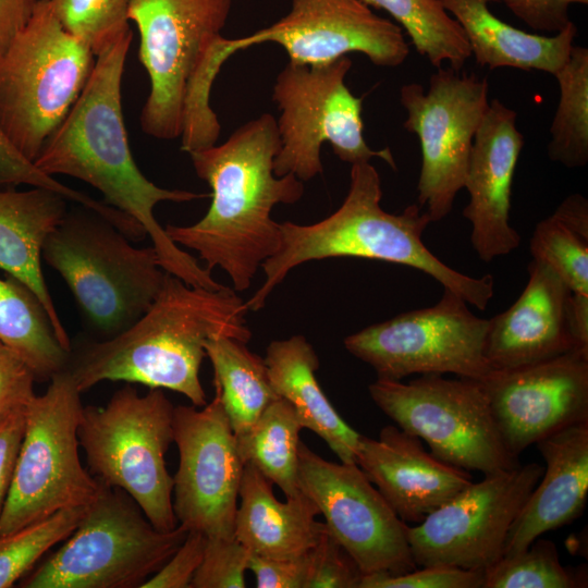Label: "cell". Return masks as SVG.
Here are the masks:
<instances>
[{"instance_id":"obj_30","label":"cell","mask_w":588,"mask_h":588,"mask_svg":"<svg viewBox=\"0 0 588 588\" xmlns=\"http://www.w3.org/2000/svg\"><path fill=\"white\" fill-rule=\"evenodd\" d=\"M302 429L293 406L279 397L265 408L246 431L235 434L243 463L256 467L282 490L285 498L301 493L298 450Z\"/></svg>"},{"instance_id":"obj_26","label":"cell","mask_w":588,"mask_h":588,"mask_svg":"<svg viewBox=\"0 0 588 588\" xmlns=\"http://www.w3.org/2000/svg\"><path fill=\"white\" fill-rule=\"evenodd\" d=\"M460 24L480 66L542 71L553 75L569 57L577 36L572 22L553 36L527 33L498 19L489 3L501 0H439Z\"/></svg>"},{"instance_id":"obj_3","label":"cell","mask_w":588,"mask_h":588,"mask_svg":"<svg viewBox=\"0 0 588 588\" xmlns=\"http://www.w3.org/2000/svg\"><path fill=\"white\" fill-rule=\"evenodd\" d=\"M247 311L231 287L193 286L166 271L157 297L135 323L71 352L66 369L81 393L106 380L125 381L181 393L203 407L207 400L199 370L205 345L216 336L247 343Z\"/></svg>"},{"instance_id":"obj_48","label":"cell","mask_w":588,"mask_h":588,"mask_svg":"<svg viewBox=\"0 0 588 588\" xmlns=\"http://www.w3.org/2000/svg\"><path fill=\"white\" fill-rule=\"evenodd\" d=\"M568 316L576 348L588 352V295L572 292Z\"/></svg>"},{"instance_id":"obj_24","label":"cell","mask_w":588,"mask_h":588,"mask_svg":"<svg viewBox=\"0 0 588 588\" xmlns=\"http://www.w3.org/2000/svg\"><path fill=\"white\" fill-rule=\"evenodd\" d=\"M272 486L256 467L244 464L235 538L250 553L262 558H297L318 543L327 526L316 519L319 510L303 492L281 502Z\"/></svg>"},{"instance_id":"obj_15","label":"cell","mask_w":588,"mask_h":588,"mask_svg":"<svg viewBox=\"0 0 588 588\" xmlns=\"http://www.w3.org/2000/svg\"><path fill=\"white\" fill-rule=\"evenodd\" d=\"M543 466L518 465L471 482L415 526L407 538L416 566L485 571L502 554L510 528Z\"/></svg>"},{"instance_id":"obj_21","label":"cell","mask_w":588,"mask_h":588,"mask_svg":"<svg viewBox=\"0 0 588 588\" xmlns=\"http://www.w3.org/2000/svg\"><path fill=\"white\" fill-rule=\"evenodd\" d=\"M356 464L406 524H418L473 482L468 470L427 452L421 440L397 426L378 439L360 434Z\"/></svg>"},{"instance_id":"obj_1","label":"cell","mask_w":588,"mask_h":588,"mask_svg":"<svg viewBox=\"0 0 588 588\" xmlns=\"http://www.w3.org/2000/svg\"><path fill=\"white\" fill-rule=\"evenodd\" d=\"M132 37L128 30L96 56L83 91L34 163L48 175H68L91 185L107 205L140 224L164 271L193 286L221 290L225 285L172 242L154 213L161 201L185 203L209 195L157 186L132 156L121 106V81Z\"/></svg>"},{"instance_id":"obj_28","label":"cell","mask_w":588,"mask_h":588,"mask_svg":"<svg viewBox=\"0 0 588 588\" xmlns=\"http://www.w3.org/2000/svg\"><path fill=\"white\" fill-rule=\"evenodd\" d=\"M0 342L39 381H49L64 370L71 356V351L60 343L45 306L29 287L11 275L0 279Z\"/></svg>"},{"instance_id":"obj_13","label":"cell","mask_w":588,"mask_h":588,"mask_svg":"<svg viewBox=\"0 0 588 588\" xmlns=\"http://www.w3.org/2000/svg\"><path fill=\"white\" fill-rule=\"evenodd\" d=\"M488 329L489 319L444 287L436 305L366 327L346 336L344 346L379 379L453 373L482 380L492 370L485 353Z\"/></svg>"},{"instance_id":"obj_2","label":"cell","mask_w":588,"mask_h":588,"mask_svg":"<svg viewBox=\"0 0 588 588\" xmlns=\"http://www.w3.org/2000/svg\"><path fill=\"white\" fill-rule=\"evenodd\" d=\"M280 145L277 119L264 113L223 144L189 154L196 174L211 188L210 207L194 224L164 228L177 246L197 252L207 270L225 271L234 291L247 290L259 266L279 248L272 208L294 204L304 194L295 175L274 174Z\"/></svg>"},{"instance_id":"obj_43","label":"cell","mask_w":588,"mask_h":588,"mask_svg":"<svg viewBox=\"0 0 588 588\" xmlns=\"http://www.w3.org/2000/svg\"><path fill=\"white\" fill-rule=\"evenodd\" d=\"M308 552L293 559H267L250 553L248 569L255 576L256 587L305 588L309 563Z\"/></svg>"},{"instance_id":"obj_9","label":"cell","mask_w":588,"mask_h":588,"mask_svg":"<svg viewBox=\"0 0 588 588\" xmlns=\"http://www.w3.org/2000/svg\"><path fill=\"white\" fill-rule=\"evenodd\" d=\"M187 534L182 525L172 530L157 529L130 494L101 485L73 532L22 586L142 587L171 558Z\"/></svg>"},{"instance_id":"obj_42","label":"cell","mask_w":588,"mask_h":588,"mask_svg":"<svg viewBox=\"0 0 588 588\" xmlns=\"http://www.w3.org/2000/svg\"><path fill=\"white\" fill-rule=\"evenodd\" d=\"M509 10L536 32L560 33L571 23L569 8L588 0H501Z\"/></svg>"},{"instance_id":"obj_35","label":"cell","mask_w":588,"mask_h":588,"mask_svg":"<svg viewBox=\"0 0 588 588\" xmlns=\"http://www.w3.org/2000/svg\"><path fill=\"white\" fill-rule=\"evenodd\" d=\"M61 26L97 56L131 30L130 0H49Z\"/></svg>"},{"instance_id":"obj_44","label":"cell","mask_w":588,"mask_h":588,"mask_svg":"<svg viewBox=\"0 0 588 588\" xmlns=\"http://www.w3.org/2000/svg\"><path fill=\"white\" fill-rule=\"evenodd\" d=\"M35 380L27 365L0 342V416L35 395Z\"/></svg>"},{"instance_id":"obj_5","label":"cell","mask_w":588,"mask_h":588,"mask_svg":"<svg viewBox=\"0 0 588 588\" xmlns=\"http://www.w3.org/2000/svg\"><path fill=\"white\" fill-rule=\"evenodd\" d=\"M381 198V180L376 168L369 162H359L352 164L348 192L338 210L313 224L279 223V248L262 262L265 281L245 302L247 309L262 308L271 291L292 269L307 261L333 257L412 267L432 277L467 304L485 309L494 294L493 277H469L442 262L421 238L431 223L427 212L414 204L399 215L389 213L382 209Z\"/></svg>"},{"instance_id":"obj_11","label":"cell","mask_w":588,"mask_h":588,"mask_svg":"<svg viewBox=\"0 0 588 588\" xmlns=\"http://www.w3.org/2000/svg\"><path fill=\"white\" fill-rule=\"evenodd\" d=\"M352 60L305 65L289 62L278 74L272 100L280 110L277 126L280 150L274 158L277 176L293 174L302 182L322 173L320 150L329 143L344 162H369L373 157L396 169L390 148L375 150L364 138L363 99L345 84Z\"/></svg>"},{"instance_id":"obj_17","label":"cell","mask_w":588,"mask_h":588,"mask_svg":"<svg viewBox=\"0 0 588 588\" xmlns=\"http://www.w3.org/2000/svg\"><path fill=\"white\" fill-rule=\"evenodd\" d=\"M179 466L173 511L179 525L207 538H232L244 463L219 396L173 411Z\"/></svg>"},{"instance_id":"obj_45","label":"cell","mask_w":588,"mask_h":588,"mask_svg":"<svg viewBox=\"0 0 588 588\" xmlns=\"http://www.w3.org/2000/svg\"><path fill=\"white\" fill-rule=\"evenodd\" d=\"M25 405L13 407L0 416V515L10 491L24 433Z\"/></svg>"},{"instance_id":"obj_19","label":"cell","mask_w":588,"mask_h":588,"mask_svg":"<svg viewBox=\"0 0 588 588\" xmlns=\"http://www.w3.org/2000/svg\"><path fill=\"white\" fill-rule=\"evenodd\" d=\"M479 381L502 439L516 457L553 432L588 421V352L492 369Z\"/></svg>"},{"instance_id":"obj_34","label":"cell","mask_w":588,"mask_h":588,"mask_svg":"<svg viewBox=\"0 0 588 588\" xmlns=\"http://www.w3.org/2000/svg\"><path fill=\"white\" fill-rule=\"evenodd\" d=\"M87 506L63 509L0 536V588L12 587L57 543L68 538Z\"/></svg>"},{"instance_id":"obj_37","label":"cell","mask_w":588,"mask_h":588,"mask_svg":"<svg viewBox=\"0 0 588 588\" xmlns=\"http://www.w3.org/2000/svg\"><path fill=\"white\" fill-rule=\"evenodd\" d=\"M0 185H27L41 187L58 193L66 200L90 209L117 226L124 234H130L135 222L123 212L99 201L85 193L73 189L44 173L34 162L26 159L8 139L0 127Z\"/></svg>"},{"instance_id":"obj_18","label":"cell","mask_w":588,"mask_h":588,"mask_svg":"<svg viewBox=\"0 0 588 588\" xmlns=\"http://www.w3.org/2000/svg\"><path fill=\"white\" fill-rule=\"evenodd\" d=\"M262 42L280 45L289 62L305 65L360 52L377 66L396 68L409 53L401 26L377 15L362 0H292L284 17L246 37L225 38L224 49L231 57Z\"/></svg>"},{"instance_id":"obj_33","label":"cell","mask_w":588,"mask_h":588,"mask_svg":"<svg viewBox=\"0 0 588 588\" xmlns=\"http://www.w3.org/2000/svg\"><path fill=\"white\" fill-rule=\"evenodd\" d=\"M583 577L562 565L552 541L537 538L487 567L482 588H578L587 586Z\"/></svg>"},{"instance_id":"obj_31","label":"cell","mask_w":588,"mask_h":588,"mask_svg":"<svg viewBox=\"0 0 588 588\" xmlns=\"http://www.w3.org/2000/svg\"><path fill=\"white\" fill-rule=\"evenodd\" d=\"M553 76L560 97L547 154L566 168H583L588 163V49L573 45L567 61Z\"/></svg>"},{"instance_id":"obj_39","label":"cell","mask_w":588,"mask_h":588,"mask_svg":"<svg viewBox=\"0 0 588 588\" xmlns=\"http://www.w3.org/2000/svg\"><path fill=\"white\" fill-rule=\"evenodd\" d=\"M308 556L305 588H359L360 568L328 529Z\"/></svg>"},{"instance_id":"obj_36","label":"cell","mask_w":588,"mask_h":588,"mask_svg":"<svg viewBox=\"0 0 588 588\" xmlns=\"http://www.w3.org/2000/svg\"><path fill=\"white\" fill-rule=\"evenodd\" d=\"M529 250L532 259L553 269L573 293L588 295V240L551 215L536 225Z\"/></svg>"},{"instance_id":"obj_22","label":"cell","mask_w":588,"mask_h":588,"mask_svg":"<svg viewBox=\"0 0 588 588\" xmlns=\"http://www.w3.org/2000/svg\"><path fill=\"white\" fill-rule=\"evenodd\" d=\"M527 270L528 281L519 297L489 319L485 353L492 369L520 367L578 351L569 328L572 291L540 260L531 259Z\"/></svg>"},{"instance_id":"obj_23","label":"cell","mask_w":588,"mask_h":588,"mask_svg":"<svg viewBox=\"0 0 588 588\" xmlns=\"http://www.w3.org/2000/svg\"><path fill=\"white\" fill-rule=\"evenodd\" d=\"M546 466L507 534L503 554L525 550L542 534L569 524L588 495V421L539 440Z\"/></svg>"},{"instance_id":"obj_14","label":"cell","mask_w":588,"mask_h":588,"mask_svg":"<svg viewBox=\"0 0 588 588\" xmlns=\"http://www.w3.org/2000/svg\"><path fill=\"white\" fill-rule=\"evenodd\" d=\"M489 83L475 73L438 68L426 91L419 83L404 84L400 102L404 128L417 136L421 169L417 205L431 222L445 218L464 188L475 134L489 107Z\"/></svg>"},{"instance_id":"obj_8","label":"cell","mask_w":588,"mask_h":588,"mask_svg":"<svg viewBox=\"0 0 588 588\" xmlns=\"http://www.w3.org/2000/svg\"><path fill=\"white\" fill-rule=\"evenodd\" d=\"M173 411L162 389L139 395L126 384L106 406H83L77 430L91 476L130 494L159 530L179 525L164 460L173 443Z\"/></svg>"},{"instance_id":"obj_27","label":"cell","mask_w":588,"mask_h":588,"mask_svg":"<svg viewBox=\"0 0 588 588\" xmlns=\"http://www.w3.org/2000/svg\"><path fill=\"white\" fill-rule=\"evenodd\" d=\"M265 362L274 392L295 409L303 428L321 438L342 463H355L360 433L338 414L317 378L319 359L303 335L272 341Z\"/></svg>"},{"instance_id":"obj_41","label":"cell","mask_w":588,"mask_h":588,"mask_svg":"<svg viewBox=\"0 0 588 588\" xmlns=\"http://www.w3.org/2000/svg\"><path fill=\"white\" fill-rule=\"evenodd\" d=\"M205 547L204 534L188 531L182 544L142 588H191L192 579L203 561Z\"/></svg>"},{"instance_id":"obj_10","label":"cell","mask_w":588,"mask_h":588,"mask_svg":"<svg viewBox=\"0 0 588 588\" xmlns=\"http://www.w3.org/2000/svg\"><path fill=\"white\" fill-rule=\"evenodd\" d=\"M71 372L53 375L45 393L25 405V427L12 483L0 515V536L63 509L88 506L101 485L78 455L83 405Z\"/></svg>"},{"instance_id":"obj_12","label":"cell","mask_w":588,"mask_h":588,"mask_svg":"<svg viewBox=\"0 0 588 588\" xmlns=\"http://www.w3.org/2000/svg\"><path fill=\"white\" fill-rule=\"evenodd\" d=\"M368 391L397 427L425 441L443 462L483 475L519 465L502 439L479 380L436 373L409 382L377 378Z\"/></svg>"},{"instance_id":"obj_6","label":"cell","mask_w":588,"mask_h":588,"mask_svg":"<svg viewBox=\"0 0 588 588\" xmlns=\"http://www.w3.org/2000/svg\"><path fill=\"white\" fill-rule=\"evenodd\" d=\"M42 258L69 286L102 339L135 323L161 290L166 271L154 246L138 248L107 219L82 207L66 211L42 246Z\"/></svg>"},{"instance_id":"obj_40","label":"cell","mask_w":588,"mask_h":588,"mask_svg":"<svg viewBox=\"0 0 588 588\" xmlns=\"http://www.w3.org/2000/svg\"><path fill=\"white\" fill-rule=\"evenodd\" d=\"M483 571L445 565L418 566L400 575H363L359 588H482Z\"/></svg>"},{"instance_id":"obj_4","label":"cell","mask_w":588,"mask_h":588,"mask_svg":"<svg viewBox=\"0 0 588 588\" xmlns=\"http://www.w3.org/2000/svg\"><path fill=\"white\" fill-rule=\"evenodd\" d=\"M232 0H130L139 33V60L150 90L142 130L158 139L181 138L187 154L208 148L221 125L210 106L212 84L229 59L224 27Z\"/></svg>"},{"instance_id":"obj_7","label":"cell","mask_w":588,"mask_h":588,"mask_svg":"<svg viewBox=\"0 0 588 588\" xmlns=\"http://www.w3.org/2000/svg\"><path fill=\"white\" fill-rule=\"evenodd\" d=\"M96 56L70 35L49 0L32 15L0 58V127L34 162L87 84Z\"/></svg>"},{"instance_id":"obj_46","label":"cell","mask_w":588,"mask_h":588,"mask_svg":"<svg viewBox=\"0 0 588 588\" xmlns=\"http://www.w3.org/2000/svg\"><path fill=\"white\" fill-rule=\"evenodd\" d=\"M37 0H0V58L32 15Z\"/></svg>"},{"instance_id":"obj_29","label":"cell","mask_w":588,"mask_h":588,"mask_svg":"<svg viewBox=\"0 0 588 588\" xmlns=\"http://www.w3.org/2000/svg\"><path fill=\"white\" fill-rule=\"evenodd\" d=\"M205 351L213 369L215 393L234 434H240L280 397L271 385L265 358L232 336L209 339Z\"/></svg>"},{"instance_id":"obj_32","label":"cell","mask_w":588,"mask_h":588,"mask_svg":"<svg viewBox=\"0 0 588 588\" xmlns=\"http://www.w3.org/2000/svg\"><path fill=\"white\" fill-rule=\"evenodd\" d=\"M368 7L388 12L409 36L416 51L434 68L444 62L461 71L471 57L460 24L439 0H362Z\"/></svg>"},{"instance_id":"obj_25","label":"cell","mask_w":588,"mask_h":588,"mask_svg":"<svg viewBox=\"0 0 588 588\" xmlns=\"http://www.w3.org/2000/svg\"><path fill=\"white\" fill-rule=\"evenodd\" d=\"M66 199L32 187L0 191V269L29 287L45 306L60 343L72 350L41 269L42 246L66 213Z\"/></svg>"},{"instance_id":"obj_16","label":"cell","mask_w":588,"mask_h":588,"mask_svg":"<svg viewBox=\"0 0 588 588\" xmlns=\"http://www.w3.org/2000/svg\"><path fill=\"white\" fill-rule=\"evenodd\" d=\"M298 486L318 507L328 531L363 575H400L416 568L408 525L355 463H333L301 442Z\"/></svg>"},{"instance_id":"obj_38","label":"cell","mask_w":588,"mask_h":588,"mask_svg":"<svg viewBox=\"0 0 588 588\" xmlns=\"http://www.w3.org/2000/svg\"><path fill=\"white\" fill-rule=\"evenodd\" d=\"M250 552L235 538H207L191 588H244Z\"/></svg>"},{"instance_id":"obj_20","label":"cell","mask_w":588,"mask_h":588,"mask_svg":"<svg viewBox=\"0 0 588 588\" xmlns=\"http://www.w3.org/2000/svg\"><path fill=\"white\" fill-rule=\"evenodd\" d=\"M516 120V112L499 99L489 101L468 160L464 188L469 200L463 216L471 224V246L485 262L510 254L520 243L510 224L512 185L524 147Z\"/></svg>"},{"instance_id":"obj_47","label":"cell","mask_w":588,"mask_h":588,"mask_svg":"<svg viewBox=\"0 0 588 588\" xmlns=\"http://www.w3.org/2000/svg\"><path fill=\"white\" fill-rule=\"evenodd\" d=\"M552 215L575 233L588 240V200L585 196L578 193L567 196Z\"/></svg>"}]
</instances>
